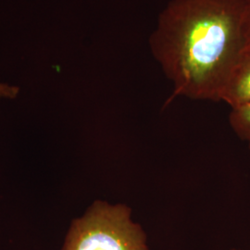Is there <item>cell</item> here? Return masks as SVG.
<instances>
[{"instance_id":"obj_1","label":"cell","mask_w":250,"mask_h":250,"mask_svg":"<svg viewBox=\"0 0 250 250\" xmlns=\"http://www.w3.org/2000/svg\"><path fill=\"white\" fill-rule=\"evenodd\" d=\"M250 0H170L149 36L152 56L175 98L220 101L244 47Z\"/></svg>"},{"instance_id":"obj_2","label":"cell","mask_w":250,"mask_h":250,"mask_svg":"<svg viewBox=\"0 0 250 250\" xmlns=\"http://www.w3.org/2000/svg\"><path fill=\"white\" fill-rule=\"evenodd\" d=\"M62 250H150L142 225L126 204L97 200L73 220Z\"/></svg>"},{"instance_id":"obj_3","label":"cell","mask_w":250,"mask_h":250,"mask_svg":"<svg viewBox=\"0 0 250 250\" xmlns=\"http://www.w3.org/2000/svg\"><path fill=\"white\" fill-rule=\"evenodd\" d=\"M220 101L231 108L250 104V49L243 47L221 92Z\"/></svg>"},{"instance_id":"obj_4","label":"cell","mask_w":250,"mask_h":250,"mask_svg":"<svg viewBox=\"0 0 250 250\" xmlns=\"http://www.w3.org/2000/svg\"><path fill=\"white\" fill-rule=\"evenodd\" d=\"M229 124L235 134L247 142L250 150V104L232 107Z\"/></svg>"},{"instance_id":"obj_5","label":"cell","mask_w":250,"mask_h":250,"mask_svg":"<svg viewBox=\"0 0 250 250\" xmlns=\"http://www.w3.org/2000/svg\"><path fill=\"white\" fill-rule=\"evenodd\" d=\"M243 36H244V48L250 49V2L244 19Z\"/></svg>"},{"instance_id":"obj_6","label":"cell","mask_w":250,"mask_h":250,"mask_svg":"<svg viewBox=\"0 0 250 250\" xmlns=\"http://www.w3.org/2000/svg\"><path fill=\"white\" fill-rule=\"evenodd\" d=\"M18 89L8 84L0 83V98H14Z\"/></svg>"},{"instance_id":"obj_7","label":"cell","mask_w":250,"mask_h":250,"mask_svg":"<svg viewBox=\"0 0 250 250\" xmlns=\"http://www.w3.org/2000/svg\"><path fill=\"white\" fill-rule=\"evenodd\" d=\"M237 250V249H232V250Z\"/></svg>"}]
</instances>
